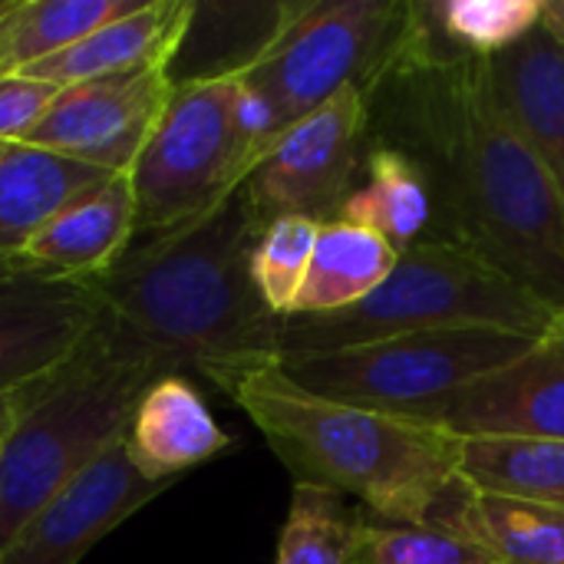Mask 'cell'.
Listing matches in <instances>:
<instances>
[{"label":"cell","mask_w":564,"mask_h":564,"mask_svg":"<svg viewBox=\"0 0 564 564\" xmlns=\"http://www.w3.org/2000/svg\"><path fill=\"white\" fill-rule=\"evenodd\" d=\"M370 142L410 155L436 198V235L564 311V215L499 99L492 63L443 46L416 0L383 73L364 89Z\"/></svg>","instance_id":"obj_1"},{"label":"cell","mask_w":564,"mask_h":564,"mask_svg":"<svg viewBox=\"0 0 564 564\" xmlns=\"http://www.w3.org/2000/svg\"><path fill=\"white\" fill-rule=\"evenodd\" d=\"M261 231L264 221L238 188L178 228L142 235L89 281L102 317L162 373L198 370L218 390L248 367L281 360L284 321L251 278Z\"/></svg>","instance_id":"obj_2"},{"label":"cell","mask_w":564,"mask_h":564,"mask_svg":"<svg viewBox=\"0 0 564 564\" xmlns=\"http://www.w3.org/2000/svg\"><path fill=\"white\" fill-rule=\"evenodd\" d=\"M294 482L364 502L387 525H420L459 486L463 436L440 423L324 400L281 367H248L221 387Z\"/></svg>","instance_id":"obj_3"},{"label":"cell","mask_w":564,"mask_h":564,"mask_svg":"<svg viewBox=\"0 0 564 564\" xmlns=\"http://www.w3.org/2000/svg\"><path fill=\"white\" fill-rule=\"evenodd\" d=\"M159 377L162 367L102 317L59 370L26 387L0 440V555L53 496L122 443L139 397Z\"/></svg>","instance_id":"obj_4"},{"label":"cell","mask_w":564,"mask_h":564,"mask_svg":"<svg viewBox=\"0 0 564 564\" xmlns=\"http://www.w3.org/2000/svg\"><path fill=\"white\" fill-rule=\"evenodd\" d=\"M555 317L552 304L473 251L430 238L403 251L393 274L360 304L334 314L288 317L281 327V357L347 350L449 327H496L542 337Z\"/></svg>","instance_id":"obj_5"},{"label":"cell","mask_w":564,"mask_h":564,"mask_svg":"<svg viewBox=\"0 0 564 564\" xmlns=\"http://www.w3.org/2000/svg\"><path fill=\"white\" fill-rule=\"evenodd\" d=\"M535 340L496 327H449L347 350L284 354L278 367L324 400L430 423L463 387L516 364Z\"/></svg>","instance_id":"obj_6"},{"label":"cell","mask_w":564,"mask_h":564,"mask_svg":"<svg viewBox=\"0 0 564 564\" xmlns=\"http://www.w3.org/2000/svg\"><path fill=\"white\" fill-rule=\"evenodd\" d=\"M410 0L288 3L271 40L241 66V79L278 112L284 132L337 93H360L390 63Z\"/></svg>","instance_id":"obj_7"},{"label":"cell","mask_w":564,"mask_h":564,"mask_svg":"<svg viewBox=\"0 0 564 564\" xmlns=\"http://www.w3.org/2000/svg\"><path fill=\"white\" fill-rule=\"evenodd\" d=\"M238 69H215L175 93L135 159V238L178 228L238 192L251 172L238 132Z\"/></svg>","instance_id":"obj_8"},{"label":"cell","mask_w":564,"mask_h":564,"mask_svg":"<svg viewBox=\"0 0 564 564\" xmlns=\"http://www.w3.org/2000/svg\"><path fill=\"white\" fill-rule=\"evenodd\" d=\"M367 149V99L357 86H350L294 122L251 169L241 188L264 225L288 215L324 225L337 218L340 205L354 192Z\"/></svg>","instance_id":"obj_9"},{"label":"cell","mask_w":564,"mask_h":564,"mask_svg":"<svg viewBox=\"0 0 564 564\" xmlns=\"http://www.w3.org/2000/svg\"><path fill=\"white\" fill-rule=\"evenodd\" d=\"M172 93L175 79L169 69L63 86L26 142L109 175H126L152 139Z\"/></svg>","instance_id":"obj_10"},{"label":"cell","mask_w":564,"mask_h":564,"mask_svg":"<svg viewBox=\"0 0 564 564\" xmlns=\"http://www.w3.org/2000/svg\"><path fill=\"white\" fill-rule=\"evenodd\" d=\"M99 321L89 281L0 264V397L59 370Z\"/></svg>","instance_id":"obj_11"},{"label":"cell","mask_w":564,"mask_h":564,"mask_svg":"<svg viewBox=\"0 0 564 564\" xmlns=\"http://www.w3.org/2000/svg\"><path fill=\"white\" fill-rule=\"evenodd\" d=\"M165 489L169 482L139 476L116 443L17 532L0 564H79L96 542Z\"/></svg>","instance_id":"obj_12"},{"label":"cell","mask_w":564,"mask_h":564,"mask_svg":"<svg viewBox=\"0 0 564 564\" xmlns=\"http://www.w3.org/2000/svg\"><path fill=\"white\" fill-rule=\"evenodd\" d=\"M430 423L456 436L564 440V311L516 364L463 387Z\"/></svg>","instance_id":"obj_13"},{"label":"cell","mask_w":564,"mask_h":564,"mask_svg":"<svg viewBox=\"0 0 564 564\" xmlns=\"http://www.w3.org/2000/svg\"><path fill=\"white\" fill-rule=\"evenodd\" d=\"M198 17L192 0H142L135 10L86 33L63 53L23 69L30 79L73 86L102 76L169 69Z\"/></svg>","instance_id":"obj_14"},{"label":"cell","mask_w":564,"mask_h":564,"mask_svg":"<svg viewBox=\"0 0 564 564\" xmlns=\"http://www.w3.org/2000/svg\"><path fill=\"white\" fill-rule=\"evenodd\" d=\"M122 449L139 476L172 486L182 473L228 453L231 436L185 373H165L139 397Z\"/></svg>","instance_id":"obj_15"},{"label":"cell","mask_w":564,"mask_h":564,"mask_svg":"<svg viewBox=\"0 0 564 564\" xmlns=\"http://www.w3.org/2000/svg\"><path fill=\"white\" fill-rule=\"evenodd\" d=\"M132 238L135 195L126 172L73 198L59 215H53L20 251L17 264L56 278L93 281L129 251Z\"/></svg>","instance_id":"obj_16"},{"label":"cell","mask_w":564,"mask_h":564,"mask_svg":"<svg viewBox=\"0 0 564 564\" xmlns=\"http://www.w3.org/2000/svg\"><path fill=\"white\" fill-rule=\"evenodd\" d=\"M489 63L499 99L545 169L564 215V50L539 26Z\"/></svg>","instance_id":"obj_17"},{"label":"cell","mask_w":564,"mask_h":564,"mask_svg":"<svg viewBox=\"0 0 564 564\" xmlns=\"http://www.w3.org/2000/svg\"><path fill=\"white\" fill-rule=\"evenodd\" d=\"M112 175L30 142H0V264H17L30 238L73 198Z\"/></svg>","instance_id":"obj_18"},{"label":"cell","mask_w":564,"mask_h":564,"mask_svg":"<svg viewBox=\"0 0 564 564\" xmlns=\"http://www.w3.org/2000/svg\"><path fill=\"white\" fill-rule=\"evenodd\" d=\"M364 185L340 205L337 218L383 235L400 254L436 235V198L420 165L387 142H370Z\"/></svg>","instance_id":"obj_19"},{"label":"cell","mask_w":564,"mask_h":564,"mask_svg":"<svg viewBox=\"0 0 564 564\" xmlns=\"http://www.w3.org/2000/svg\"><path fill=\"white\" fill-rule=\"evenodd\" d=\"M397 261L400 251L383 235L344 218L324 221L291 317L334 314L360 304L393 274Z\"/></svg>","instance_id":"obj_20"},{"label":"cell","mask_w":564,"mask_h":564,"mask_svg":"<svg viewBox=\"0 0 564 564\" xmlns=\"http://www.w3.org/2000/svg\"><path fill=\"white\" fill-rule=\"evenodd\" d=\"M459 479L482 496L564 509V440L463 436Z\"/></svg>","instance_id":"obj_21"},{"label":"cell","mask_w":564,"mask_h":564,"mask_svg":"<svg viewBox=\"0 0 564 564\" xmlns=\"http://www.w3.org/2000/svg\"><path fill=\"white\" fill-rule=\"evenodd\" d=\"M433 519L476 532L506 564H564V509L555 506L482 496L459 479Z\"/></svg>","instance_id":"obj_22"},{"label":"cell","mask_w":564,"mask_h":564,"mask_svg":"<svg viewBox=\"0 0 564 564\" xmlns=\"http://www.w3.org/2000/svg\"><path fill=\"white\" fill-rule=\"evenodd\" d=\"M142 0H7L0 7V76H17Z\"/></svg>","instance_id":"obj_23"},{"label":"cell","mask_w":564,"mask_h":564,"mask_svg":"<svg viewBox=\"0 0 564 564\" xmlns=\"http://www.w3.org/2000/svg\"><path fill=\"white\" fill-rule=\"evenodd\" d=\"M416 10L453 53L492 59L542 26L545 0H416Z\"/></svg>","instance_id":"obj_24"},{"label":"cell","mask_w":564,"mask_h":564,"mask_svg":"<svg viewBox=\"0 0 564 564\" xmlns=\"http://www.w3.org/2000/svg\"><path fill=\"white\" fill-rule=\"evenodd\" d=\"M367 519L347 496L294 482L291 509L278 539V564H350Z\"/></svg>","instance_id":"obj_25"},{"label":"cell","mask_w":564,"mask_h":564,"mask_svg":"<svg viewBox=\"0 0 564 564\" xmlns=\"http://www.w3.org/2000/svg\"><path fill=\"white\" fill-rule=\"evenodd\" d=\"M350 564H506L476 532L453 522L380 525L367 522Z\"/></svg>","instance_id":"obj_26"},{"label":"cell","mask_w":564,"mask_h":564,"mask_svg":"<svg viewBox=\"0 0 564 564\" xmlns=\"http://www.w3.org/2000/svg\"><path fill=\"white\" fill-rule=\"evenodd\" d=\"M317 231H321V221H311L301 215L274 218L264 225V231L251 251L254 288H258L261 301L268 304V311L281 321H288L294 314L297 294L304 288V278H307V268L314 258Z\"/></svg>","instance_id":"obj_27"},{"label":"cell","mask_w":564,"mask_h":564,"mask_svg":"<svg viewBox=\"0 0 564 564\" xmlns=\"http://www.w3.org/2000/svg\"><path fill=\"white\" fill-rule=\"evenodd\" d=\"M63 86L23 73L0 76V142H26Z\"/></svg>","instance_id":"obj_28"},{"label":"cell","mask_w":564,"mask_h":564,"mask_svg":"<svg viewBox=\"0 0 564 564\" xmlns=\"http://www.w3.org/2000/svg\"><path fill=\"white\" fill-rule=\"evenodd\" d=\"M542 26L552 33V40H555V43L564 50V0H545Z\"/></svg>","instance_id":"obj_29"},{"label":"cell","mask_w":564,"mask_h":564,"mask_svg":"<svg viewBox=\"0 0 564 564\" xmlns=\"http://www.w3.org/2000/svg\"><path fill=\"white\" fill-rule=\"evenodd\" d=\"M23 397H26V387L17 390V393H3V397H0V440L7 436L10 423L17 420V413H20V406H23Z\"/></svg>","instance_id":"obj_30"},{"label":"cell","mask_w":564,"mask_h":564,"mask_svg":"<svg viewBox=\"0 0 564 564\" xmlns=\"http://www.w3.org/2000/svg\"><path fill=\"white\" fill-rule=\"evenodd\" d=\"M3 3H7V0H0V7H3Z\"/></svg>","instance_id":"obj_31"}]
</instances>
